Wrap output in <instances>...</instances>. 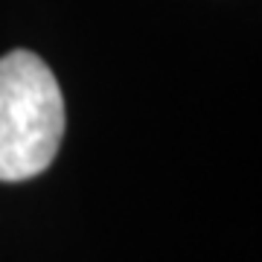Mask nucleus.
<instances>
[{
	"label": "nucleus",
	"instance_id": "1",
	"mask_svg": "<svg viewBox=\"0 0 262 262\" xmlns=\"http://www.w3.org/2000/svg\"><path fill=\"white\" fill-rule=\"evenodd\" d=\"M64 137V96L29 50L0 58V181H27L53 163Z\"/></svg>",
	"mask_w": 262,
	"mask_h": 262
}]
</instances>
